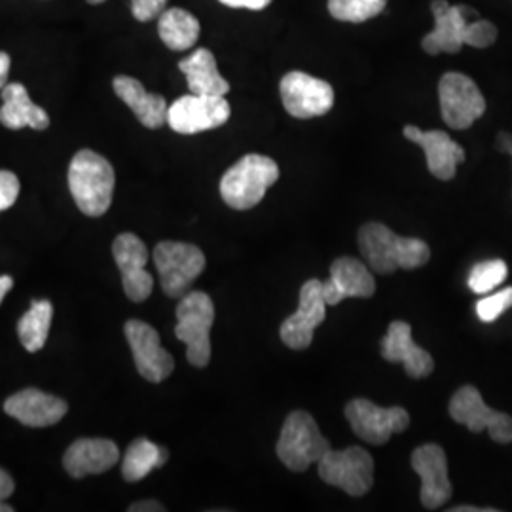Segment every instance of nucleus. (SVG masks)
Wrapping results in <instances>:
<instances>
[{
    "label": "nucleus",
    "instance_id": "nucleus-21",
    "mask_svg": "<svg viewBox=\"0 0 512 512\" xmlns=\"http://www.w3.org/2000/svg\"><path fill=\"white\" fill-rule=\"evenodd\" d=\"M69 406L40 389H23L4 403V412L27 427H50L65 418Z\"/></svg>",
    "mask_w": 512,
    "mask_h": 512
},
{
    "label": "nucleus",
    "instance_id": "nucleus-35",
    "mask_svg": "<svg viewBox=\"0 0 512 512\" xmlns=\"http://www.w3.org/2000/svg\"><path fill=\"white\" fill-rule=\"evenodd\" d=\"M220 4L230 8H245V10H264L272 0H219Z\"/></svg>",
    "mask_w": 512,
    "mask_h": 512
},
{
    "label": "nucleus",
    "instance_id": "nucleus-14",
    "mask_svg": "<svg viewBox=\"0 0 512 512\" xmlns=\"http://www.w3.org/2000/svg\"><path fill=\"white\" fill-rule=\"evenodd\" d=\"M431 12L435 16V29L421 40L423 52L429 55L459 54L465 46V27L480 19V14L467 4L452 6L448 0H433Z\"/></svg>",
    "mask_w": 512,
    "mask_h": 512
},
{
    "label": "nucleus",
    "instance_id": "nucleus-1",
    "mask_svg": "<svg viewBox=\"0 0 512 512\" xmlns=\"http://www.w3.org/2000/svg\"><path fill=\"white\" fill-rule=\"evenodd\" d=\"M359 249L376 274L416 270L429 262L431 249L418 238H401L385 224L368 222L359 230Z\"/></svg>",
    "mask_w": 512,
    "mask_h": 512
},
{
    "label": "nucleus",
    "instance_id": "nucleus-12",
    "mask_svg": "<svg viewBox=\"0 0 512 512\" xmlns=\"http://www.w3.org/2000/svg\"><path fill=\"white\" fill-rule=\"evenodd\" d=\"M279 93L285 110L298 120L325 116L334 107V90L329 82L300 71L281 78Z\"/></svg>",
    "mask_w": 512,
    "mask_h": 512
},
{
    "label": "nucleus",
    "instance_id": "nucleus-41",
    "mask_svg": "<svg viewBox=\"0 0 512 512\" xmlns=\"http://www.w3.org/2000/svg\"><path fill=\"white\" fill-rule=\"evenodd\" d=\"M450 512H495V509H476V507H454Z\"/></svg>",
    "mask_w": 512,
    "mask_h": 512
},
{
    "label": "nucleus",
    "instance_id": "nucleus-26",
    "mask_svg": "<svg viewBox=\"0 0 512 512\" xmlns=\"http://www.w3.org/2000/svg\"><path fill=\"white\" fill-rule=\"evenodd\" d=\"M158 33L165 46L173 52L190 50L202 33L200 21L183 8L164 10L158 21Z\"/></svg>",
    "mask_w": 512,
    "mask_h": 512
},
{
    "label": "nucleus",
    "instance_id": "nucleus-6",
    "mask_svg": "<svg viewBox=\"0 0 512 512\" xmlns=\"http://www.w3.org/2000/svg\"><path fill=\"white\" fill-rule=\"evenodd\" d=\"M154 264L165 296L183 298L205 270V255L190 243L162 241L154 249Z\"/></svg>",
    "mask_w": 512,
    "mask_h": 512
},
{
    "label": "nucleus",
    "instance_id": "nucleus-5",
    "mask_svg": "<svg viewBox=\"0 0 512 512\" xmlns=\"http://www.w3.org/2000/svg\"><path fill=\"white\" fill-rule=\"evenodd\" d=\"M215 323V304L209 294L192 291L184 294L177 306L175 336L186 344V359L196 368L209 365L211 329Z\"/></svg>",
    "mask_w": 512,
    "mask_h": 512
},
{
    "label": "nucleus",
    "instance_id": "nucleus-10",
    "mask_svg": "<svg viewBox=\"0 0 512 512\" xmlns=\"http://www.w3.org/2000/svg\"><path fill=\"white\" fill-rule=\"evenodd\" d=\"M230 103L217 95H184L167 110L169 128L181 135H196L220 128L230 120Z\"/></svg>",
    "mask_w": 512,
    "mask_h": 512
},
{
    "label": "nucleus",
    "instance_id": "nucleus-15",
    "mask_svg": "<svg viewBox=\"0 0 512 512\" xmlns=\"http://www.w3.org/2000/svg\"><path fill=\"white\" fill-rule=\"evenodd\" d=\"M124 332L128 338L129 348L133 351L135 366L145 380L152 384H160L171 376L175 368V359L169 351L162 348L158 330L143 321L131 319L126 323Z\"/></svg>",
    "mask_w": 512,
    "mask_h": 512
},
{
    "label": "nucleus",
    "instance_id": "nucleus-7",
    "mask_svg": "<svg viewBox=\"0 0 512 512\" xmlns=\"http://www.w3.org/2000/svg\"><path fill=\"white\" fill-rule=\"evenodd\" d=\"M317 473L323 482L344 490L351 497H363L374 484V459L359 448L332 450L319 459Z\"/></svg>",
    "mask_w": 512,
    "mask_h": 512
},
{
    "label": "nucleus",
    "instance_id": "nucleus-18",
    "mask_svg": "<svg viewBox=\"0 0 512 512\" xmlns=\"http://www.w3.org/2000/svg\"><path fill=\"white\" fill-rule=\"evenodd\" d=\"M403 133L408 141L423 148L431 175L440 181H452L456 177L458 165L465 162V150L448 133L439 129L421 131L416 126H406Z\"/></svg>",
    "mask_w": 512,
    "mask_h": 512
},
{
    "label": "nucleus",
    "instance_id": "nucleus-29",
    "mask_svg": "<svg viewBox=\"0 0 512 512\" xmlns=\"http://www.w3.org/2000/svg\"><path fill=\"white\" fill-rule=\"evenodd\" d=\"M387 0H329L330 16L338 21L363 23L380 16Z\"/></svg>",
    "mask_w": 512,
    "mask_h": 512
},
{
    "label": "nucleus",
    "instance_id": "nucleus-27",
    "mask_svg": "<svg viewBox=\"0 0 512 512\" xmlns=\"http://www.w3.org/2000/svg\"><path fill=\"white\" fill-rule=\"evenodd\" d=\"M54 319V306L48 300H33L31 308L19 319V342L29 353H37L46 346Z\"/></svg>",
    "mask_w": 512,
    "mask_h": 512
},
{
    "label": "nucleus",
    "instance_id": "nucleus-9",
    "mask_svg": "<svg viewBox=\"0 0 512 512\" xmlns=\"http://www.w3.org/2000/svg\"><path fill=\"white\" fill-rule=\"evenodd\" d=\"M440 114L446 126L467 129L486 112V99L475 80L461 73H446L439 82Z\"/></svg>",
    "mask_w": 512,
    "mask_h": 512
},
{
    "label": "nucleus",
    "instance_id": "nucleus-4",
    "mask_svg": "<svg viewBox=\"0 0 512 512\" xmlns=\"http://www.w3.org/2000/svg\"><path fill=\"white\" fill-rule=\"evenodd\" d=\"M329 450V440L321 435L311 414L304 410H296L287 416L275 446L277 458L293 473L308 471Z\"/></svg>",
    "mask_w": 512,
    "mask_h": 512
},
{
    "label": "nucleus",
    "instance_id": "nucleus-42",
    "mask_svg": "<svg viewBox=\"0 0 512 512\" xmlns=\"http://www.w3.org/2000/svg\"><path fill=\"white\" fill-rule=\"evenodd\" d=\"M14 511V507L12 505H8V503H4V501H0V512H12Z\"/></svg>",
    "mask_w": 512,
    "mask_h": 512
},
{
    "label": "nucleus",
    "instance_id": "nucleus-30",
    "mask_svg": "<svg viewBox=\"0 0 512 512\" xmlns=\"http://www.w3.org/2000/svg\"><path fill=\"white\" fill-rule=\"evenodd\" d=\"M509 275L505 260H484L478 262L469 274V289L476 294H486L499 287Z\"/></svg>",
    "mask_w": 512,
    "mask_h": 512
},
{
    "label": "nucleus",
    "instance_id": "nucleus-28",
    "mask_svg": "<svg viewBox=\"0 0 512 512\" xmlns=\"http://www.w3.org/2000/svg\"><path fill=\"white\" fill-rule=\"evenodd\" d=\"M167 450L154 444L152 440L137 439L129 444L122 463V475L128 482H139L167 463Z\"/></svg>",
    "mask_w": 512,
    "mask_h": 512
},
{
    "label": "nucleus",
    "instance_id": "nucleus-24",
    "mask_svg": "<svg viewBox=\"0 0 512 512\" xmlns=\"http://www.w3.org/2000/svg\"><path fill=\"white\" fill-rule=\"evenodd\" d=\"M2 109H0V122L8 129L31 128L48 129L50 116L46 110L35 105L25 90L23 84L12 82L2 88Z\"/></svg>",
    "mask_w": 512,
    "mask_h": 512
},
{
    "label": "nucleus",
    "instance_id": "nucleus-33",
    "mask_svg": "<svg viewBox=\"0 0 512 512\" xmlns=\"http://www.w3.org/2000/svg\"><path fill=\"white\" fill-rule=\"evenodd\" d=\"M86 2L103 4L105 0H86ZM129 2H131V14L137 21H152L162 16L167 6V0H129Z\"/></svg>",
    "mask_w": 512,
    "mask_h": 512
},
{
    "label": "nucleus",
    "instance_id": "nucleus-34",
    "mask_svg": "<svg viewBox=\"0 0 512 512\" xmlns=\"http://www.w3.org/2000/svg\"><path fill=\"white\" fill-rule=\"evenodd\" d=\"M19 196V179L12 171H0V213L10 209Z\"/></svg>",
    "mask_w": 512,
    "mask_h": 512
},
{
    "label": "nucleus",
    "instance_id": "nucleus-39",
    "mask_svg": "<svg viewBox=\"0 0 512 512\" xmlns=\"http://www.w3.org/2000/svg\"><path fill=\"white\" fill-rule=\"evenodd\" d=\"M497 150L512 156V135H509V133H499L497 135Z\"/></svg>",
    "mask_w": 512,
    "mask_h": 512
},
{
    "label": "nucleus",
    "instance_id": "nucleus-31",
    "mask_svg": "<svg viewBox=\"0 0 512 512\" xmlns=\"http://www.w3.org/2000/svg\"><path fill=\"white\" fill-rule=\"evenodd\" d=\"M512 308V287H507L499 293L484 296L476 302V315L482 323H494L503 313Z\"/></svg>",
    "mask_w": 512,
    "mask_h": 512
},
{
    "label": "nucleus",
    "instance_id": "nucleus-2",
    "mask_svg": "<svg viewBox=\"0 0 512 512\" xmlns=\"http://www.w3.org/2000/svg\"><path fill=\"white\" fill-rule=\"evenodd\" d=\"M114 183L116 177L109 160L93 150H80L74 154L69 167V188L84 215L101 217L109 211Z\"/></svg>",
    "mask_w": 512,
    "mask_h": 512
},
{
    "label": "nucleus",
    "instance_id": "nucleus-40",
    "mask_svg": "<svg viewBox=\"0 0 512 512\" xmlns=\"http://www.w3.org/2000/svg\"><path fill=\"white\" fill-rule=\"evenodd\" d=\"M12 287H14V279L10 275H0V304L4 296L12 291Z\"/></svg>",
    "mask_w": 512,
    "mask_h": 512
},
{
    "label": "nucleus",
    "instance_id": "nucleus-32",
    "mask_svg": "<svg viewBox=\"0 0 512 512\" xmlns=\"http://www.w3.org/2000/svg\"><path fill=\"white\" fill-rule=\"evenodd\" d=\"M497 40V27L492 21L486 19H476L473 23H469L463 31V44L465 46H473V48H490L494 46Z\"/></svg>",
    "mask_w": 512,
    "mask_h": 512
},
{
    "label": "nucleus",
    "instance_id": "nucleus-3",
    "mask_svg": "<svg viewBox=\"0 0 512 512\" xmlns=\"http://www.w3.org/2000/svg\"><path fill=\"white\" fill-rule=\"evenodd\" d=\"M279 179V165L262 154H247L232 165L222 181L220 196L236 211H249L264 200L270 186Z\"/></svg>",
    "mask_w": 512,
    "mask_h": 512
},
{
    "label": "nucleus",
    "instance_id": "nucleus-37",
    "mask_svg": "<svg viewBox=\"0 0 512 512\" xmlns=\"http://www.w3.org/2000/svg\"><path fill=\"white\" fill-rule=\"evenodd\" d=\"M165 509L158 501H139L129 507V512H164Z\"/></svg>",
    "mask_w": 512,
    "mask_h": 512
},
{
    "label": "nucleus",
    "instance_id": "nucleus-20",
    "mask_svg": "<svg viewBox=\"0 0 512 512\" xmlns=\"http://www.w3.org/2000/svg\"><path fill=\"white\" fill-rule=\"evenodd\" d=\"M382 357L389 363H403L406 374L414 380L427 378L435 370L433 357L414 342L412 329L404 321L389 325L382 340Z\"/></svg>",
    "mask_w": 512,
    "mask_h": 512
},
{
    "label": "nucleus",
    "instance_id": "nucleus-11",
    "mask_svg": "<svg viewBox=\"0 0 512 512\" xmlns=\"http://www.w3.org/2000/svg\"><path fill=\"white\" fill-rule=\"evenodd\" d=\"M346 418L353 433L374 446L387 444L393 435L408 429L410 416L401 406L382 408L368 399H355L346 406Z\"/></svg>",
    "mask_w": 512,
    "mask_h": 512
},
{
    "label": "nucleus",
    "instance_id": "nucleus-25",
    "mask_svg": "<svg viewBox=\"0 0 512 512\" xmlns=\"http://www.w3.org/2000/svg\"><path fill=\"white\" fill-rule=\"evenodd\" d=\"M179 69L186 76L190 92L196 95L224 97L230 92L228 80L219 73L215 55L211 54L207 48H200L194 54L184 57L179 63Z\"/></svg>",
    "mask_w": 512,
    "mask_h": 512
},
{
    "label": "nucleus",
    "instance_id": "nucleus-23",
    "mask_svg": "<svg viewBox=\"0 0 512 512\" xmlns=\"http://www.w3.org/2000/svg\"><path fill=\"white\" fill-rule=\"evenodd\" d=\"M112 86L116 95L133 110L145 128L158 129L167 124L169 105L162 95L148 93L145 86L131 76H116Z\"/></svg>",
    "mask_w": 512,
    "mask_h": 512
},
{
    "label": "nucleus",
    "instance_id": "nucleus-22",
    "mask_svg": "<svg viewBox=\"0 0 512 512\" xmlns=\"http://www.w3.org/2000/svg\"><path fill=\"white\" fill-rule=\"evenodd\" d=\"M120 459L118 446L107 439H80L63 456V467L73 478L99 475L112 469Z\"/></svg>",
    "mask_w": 512,
    "mask_h": 512
},
{
    "label": "nucleus",
    "instance_id": "nucleus-38",
    "mask_svg": "<svg viewBox=\"0 0 512 512\" xmlns=\"http://www.w3.org/2000/svg\"><path fill=\"white\" fill-rule=\"evenodd\" d=\"M10 55L6 52H0V90L6 86L8 80V73H10Z\"/></svg>",
    "mask_w": 512,
    "mask_h": 512
},
{
    "label": "nucleus",
    "instance_id": "nucleus-17",
    "mask_svg": "<svg viewBox=\"0 0 512 512\" xmlns=\"http://www.w3.org/2000/svg\"><path fill=\"white\" fill-rule=\"evenodd\" d=\"M112 255L122 272V283L129 300L145 302L154 289V279L147 272V245L135 234H120L112 243Z\"/></svg>",
    "mask_w": 512,
    "mask_h": 512
},
{
    "label": "nucleus",
    "instance_id": "nucleus-36",
    "mask_svg": "<svg viewBox=\"0 0 512 512\" xmlns=\"http://www.w3.org/2000/svg\"><path fill=\"white\" fill-rule=\"evenodd\" d=\"M14 478L8 475L4 469H0V501H6L10 495L14 494Z\"/></svg>",
    "mask_w": 512,
    "mask_h": 512
},
{
    "label": "nucleus",
    "instance_id": "nucleus-16",
    "mask_svg": "<svg viewBox=\"0 0 512 512\" xmlns=\"http://www.w3.org/2000/svg\"><path fill=\"white\" fill-rule=\"evenodd\" d=\"M412 469L421 478V505L437 511L452 497V482L448 478V459L439 444H423L412 452Z\"/></svg>",
    "mask_w": 512,
    "mask_h": 512
},
{
    "label": "nucleus",
    "instance_id": "nucleus-19",
    "mask_svg": "<svg viewBox=\"0 0 512 512\" xmlns=\"http://www.w3.org/2000/svg\"><path fill=\"white\" fill-rule=\"evenodd\" d=\"M374 293V275L361 260L342 256L332 262L330 279L323 283V294L329 306H338L346 298H370Z\"/></svg>",
    "mask_w": 512,
    "mask_h": 512
},
{
    "label": "nucleus",
    "instance_id": "nucleus-13",
    "mask_svg": "<svg viewBox=\"0 0 512 512\" xmlns=\"http://www.w3.org/2000/svg\"><path fill=\"white\" fill-rule=\"evenodd\" d=\"M327 300L323 294V281L310 279L300 289V304L279 329L281 342L294 351L310 348L313 332L327 317Z\"/></svg>",
    "mask_w": 512,
    "mask_h": 512
},
{
    "label": "nucleus",
    "instance_id": "nucleus-8",
    "mask_svg": "<svg viewBox=\"0 0 512 512\" xmlns=\"http://www.w3.org/2000/svg\"><path fill=\"white\" fill-rule=\"evenodd\" d=\"M448 412L452 420L467 425L471 433L488 431L497 444L512 442V418L505 412H497L486 406L480 391L473 385H463L450 401Z\"/></svg>",
    "mask_w": 512,
    "mask_h": 512
}]
</instances>
